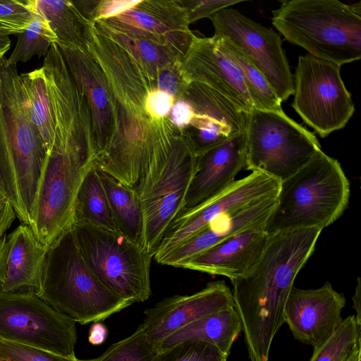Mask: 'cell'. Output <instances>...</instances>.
Instances as JSON below:
<instances>
[{"label": "cell", "instance_id": "5b68a950", "mask_svg": "<svg viewBox=\"0 0 361 361\" xmlns=\"http://www.w3.org/2000/svg\"><path fill=\"white\" fill-rule=\"evenodd\" d=\"M271 22L290 43L339 66L361 58V3L337 0L281 1Z\"/></svg>", "mask_w": 361, "mask_h": 361}, {"label": "cell", "instance_id": "7c38bea8", "mask_svg": "<svg viewBox=\"0 0 361 361\" xmlns=\"http://www.w3.org/2000/svg\"><path fill=\"white\" fill-rule=\"evenodd\" d=\"M0 338L74 357L76 322L34 291L0 290Z\"/></svg>", "mask_w": 361, "mask_h": 361}, {"label": "cell", "instance_id": "f35d334b", "mask_svg": "<svg viewBox=\"0 0 361 361\" xmlns=\"http://www.w3.org/2000/svg\"><path fill=\"white\" fill-rule=\"evenodd\" d=\"M141 0H99L94 14V23L116 17L133 8Z\"/></svg>", "mask_w": 361, "mask_h": 361}, {"label": "cell", "instance_id": "f546056e", "mask_svg": "<svg viewBox=\"0 0 361 361\" xmlns=\"http://www.w3.org/2000/svg\"><path fill=\"white\" fill-rule=\"evenodd\" d=\"M76 223L116 231L107 196L95 167L86 175L79 188L74 211V224Z\"/></svg>", "mask_w": 361, "mask_h": 361}, {"label": "cell", "instance_id": "8fae6325", "mask_svg": "<svg viewBox=\"0 0 361 361\" xmlns=\"http://www.w3.org/2000/svg\"><path fill=\"white\" fill-rule=\"evenodd\" d=\"M341 67L310 54L298 59L291 106L322 137L345 127L355 111Z\"/></svg>", "mask_w": 361, "mask_h": 361}, {"label": "cell", "instance_id": "8992f818", "mask_svg": "<svg viewBox=\"0 0 361 361\" xmlns=\"http://www.w3.org/2000/svg\"><path fill=\"white\" fill-rule=\"evenodd\" d=\"M36 294L80 324L104 320L133 304L106 287L90 269L73 227L47 248Z\"/></svg>", "mask_w": 361, "mask_h": 361}, {"label": "cell", "instance_id": "b9f144b4", "mask_svg": "<svg viewBox=\"0 0 361 361\" xmlns=\"http://www.w3.org/2000/svg\"><path fill=\"white\" fill-rule=\"evenodd\" d=\"M107 329L101 322H94L90 329L88 341L94 345L102 344L107 336Z\"/></svg>", "mask_w": 361, "mask_h": 361}, {"label": "cell", "instance_id": "4dcf8cb0", "mask_svg": "<svg viewBox=\"0 0 361 361\" xmlns=\"http://www.w3.org/2000/svg\"><path fill=\"white\" fill-rule=\"evenodd\" d=\"M360 343L361 324L355 315H350L324 343L314 348L309 361H343Z\"/></svg>", "mask_w": 361, "mask_h": 361}, {"label": "cell", "instance_id": "f6af8a7d", "mask_svg": "<svg viewBox=\"0 0 361 361\" xmlns=\"http://www.w3.org/2000/svg\"><path fill=\"white\" fill-rule=\"evenodd\" d=\"M343 361H361V343Z\"/></svg>", "mask_w": 361, "mask_h": 361}, {"label": "cell", "instance_id": "2e32d148", "mask_svg": "<svg viewBox=\"0 0 361 361\" xmlns=\"http://www.w3.org/2000/svg\"><path fill=\"white\" fill-rule=\"evenodd\" d=\"M98 22L134 37L162 44L180 59L195 37L186 10L178 0H141L128 11Z\"/></svg>", "mask_w": 361, "mask_h": 361}, {"label": "cell", "instance_id": "7402d4cb", "mask_svg": "<svg viewBox=\"0 0 361 361\" xmlns=\"http://www.w3.org/2000/svg\"><path fill=\"white\" fill-rule=\"evenodd\" d=\"M276 197L270 196L213 220L164 256L159 264L181 268L191 258L238 233L264 228L276 204Z\"/></svg>", "mask_w": 361, "mask_h": 361}, {"label": "cell", "instance_id": "e575fe53", "mask_svg": "<svg viewBox=\"0 0 361 361\" xmlns=\"http://www.w3.org/2000/svg\"><path fill=\"white\" fill-rule=\"evenodd\" d=\"M0 361H80L68 357L0 338Z\"/></svg>", "mask_w": 361, "mask_h": 361}, {"label": "cell", "instance_id": "603a6c76", "mask_svg": "<svg viewBox=\"0 0 361 361\" xmlns=\"http://www.w3.org/2000/svg\"><path fill=\"white\" fill-rule=\"evenodd\" d=\"M269 237L264 228L243 231L191 258L181 268L237 279L257 262Z\"/></svg>", "mask_w": 361, "mask_h": 361}, {"label": "cell", "instance_id": "4fadbf2b", "mask_svg": "<svg viewBox=\"0 0 361 361\" xmlns=\"http://www.w3.org/2000/svg\"><path fill=\"white\" fill-rule=\"evenodd\" d=\"M209 19L214 27V35L227 39L241 49L262 72L281 102L293 94V75L279 34L229 7Z\"/></svg>", "mask_w": 361, "mask_h": 361}, {"label": "cell", "instance_id": "60d3db41", "mask_svg": "<svg viewBox=\"0 0 361 361\" xmlns=\"http://www.w3.org/2000/svg\"><path fill=\"white\" fill-rule=\"evenodd\" d=\"M195 111L191 105L183 99L175 102L169 114L173 124L180 130L189 126L193 118Z\"/></svg>", "mask_w": 361, "mask_h": 361}, {"label": "cell", "instance_id": "7bdbcfd3", "mask_svg": "<svg viewBox=\"0 0 361 361\" xmlns=\"http://www.w3.org/2000/svg\"><path fill=\"white\" fill-rule=\"evenodd\" d=\"M13 34H18V32L15 28L0 23V60L10 48V35Z\"/></svg>", "mask_w": 361, "mask_h": 361}, {"label": "cell", "instance_id": "ac0fdd59", "mask_svg": "<svg viewBox=\"0 0 361 361\" xmlns=\"http://www.w3.org/2000/svg\"><path fill=\"white\" fill-rule=\"evenodd\" d=\"M234 307L233 293L224 281L208 283L191 295L166 298L145 310L142 323L154 345L185 325L208 314Z\"/></svg>", "mask_w": 361, "mask_h": 361}, {"label": "cell", "instance_id": "277c9868", "mask_svg": "<svg viewBox=\"0 0 361 361\" xmlns=\"http://www.w3.org/2000/svg\"><path fill=\"white\" fill-rule=\"evenodd\" d=\"M350 183L338 160L322 150L280 182L276 204L264 230L270 236L334 223L348 207Z\"/></svg>", "mask_w": 361, "mask_h": 361}, {"label": "cell", "instance_id": "836d02e7", "mask_svg": "<svg viewBox=\"0 0 361 361\" xmlns=\"http://www.w3.org/2000/svg\"><path fill=\"white\" fill-rule=\"evenodd\" d=\"M215 346L200 341H185L157 353L152 361H227Z\"/></svg>", "mask_w": 361, "mask_h": 361}, {"label": "cell", "instance_id": "d6a6232c", "mask_svg": "<svg viewBox=\"0 0 361 361\" xmlns=\"http://www.w3.org/2000/svg\"><path fill=\"white\" fill-rule=\"evenodd\" d=\"M157 352L141 324L131 335L111 344L99 357L80 361H152Z\"/></svg>", "mask_w": 361, "mask_h": 361}, {"label": "cell", "instance_id": "8d00e7d4", "mask_svg": "<svg viewBox=\"0 0 361 361\" xmlns=\"http://www.w3.org/2000/svg\"><path fill=\"white\" fill-rule=\"evenodd\" d=\"M185 8L188 21L194 23L200 19L210 18L219 11L242 2L238 0H178Z\"/></svg>", "mask_w": 361, "mask_h": 361}, {"label": "cell", "instance_id": "4316f807", "mask_svg": "<svg viewBox=\"0 0 361 361\" xmlns=\"http://www.w3.org/2000/svg\"><path fill=\"white\" fill-rule=\"evenodd\" d=\"M98 172L116 230L140 245L142 214L135 188L122 183L103 171L98 170Z\"/></svg>", "mask_w": 361, "mask_h": 361}, {"label": "cell", "instance_id": "d590c367", "mask_svg": "<svg viewBox=\"0 0 361 361\" xmlns=\"http://www.w3.org/2000/svg\"><path fill=\"white\" fill-rule=\"evenodd\" d=\"M37 17L34 0H0V23L15 28L18 34Z\"/></svg>", "mask_w": 361, "mask_h": 361}, {"label": "cell", "instance_id": "484cf974", "mask_svg": "<svg viewBox=\"0 0 361 361\" xmlns=\"http://www.w3.org/2000/svg\"><path fill=\"white\" fill-rule=\"evenodd\" d=\"M34 6L54 34L58 46L87 47L92 42L95 25L83 16L73 1L34 0Z\"/></svg>", "mask_w": 361, "mask_h": 361}, {"label": "cell", "instance_id": "ffe728a7", "mask_svg": "<svg viewBox=\"0 0 361 361\" xmlns=\"http://www.w3.org/2000/svg\"><path fill=\"white\" fill-rule=\"evenodd\" d=\"M59 47L88 106L98 154L107 145L113 128V101L106 77L87 47Z\"/></svg>", "mask_w": 361, "mask_h": 361}, {"label": "cell", "instance_id": "3957f363", "mask_svg": "<svg viewBox=\"0 0 361 361\" xmlns=\"http://www.w3.org/2000/svg\"><path fill=\"white\" fill-rule=\"evenodd\" d=\"M47 154L25 109L16 66L0 60V187L21 224L31 227Z\"/></svg>", "mask_w": 361, "mask_h": 361}, {"label": "cell", "instance_id": "ab89813d", "mask_svg": "<svg viewBox=\"0 0 361 361\" xmlns=\"http://www.w3.org/2000/svg\"><path fill=\"white\" fill-rule=\"evenodd\" d=\"M16 216L11 204L8 201H6L0 209V279L4 264L6 231L11 226Z\"/></svg>", "mask_w": 361, "mask_h": 361}, {"label": "cell", "instance_id": "cb8c5ba5", "mask_svg": "<svg viewBox=\"0 0 361 361\" xmlns=\"http://www.w3.org/2000/svg\"><path fill=\"white\" fill-rule=\"evenodd\" d=\"M47 250L27 224H20L7 235L0 290L37 293L41 286Z\"/></svg>", "mask_w": 361, "mask_h": 361}, {"label": "cell", "instance_id": "d4e9b609", "mask_svg": "<svg viewBox=\"0 0 361 361\" xmlns=\"http://www.w3.org/2000/svg\"><path fill=\"white\" fill-rule=\"evenodd\" d=\"M242 332L240 318L231 307L197 319L174 331L156 346L158 351L185 341H200L215 346L226 357Z\"/></svg>", "mask_w": 361, "mask_h": 361}, {"label": "cell", "instance_id": "44dd1931", "mask_svg": "<svg viewBox=\"0 0 361 361\" xmlns=\"http://www.w3.org/2000/svg\"><path fill=\"white\" fill-rule=\"evenodd\" d=\"M246 142L245 130L198 156L183 210L216 196L235 182V176L245 166Z\"/></svg>", "mask_w": 361, "mask_h": 361}, {"label": "cell", "instance_id": "83f0119b", "mask_svg": "<svg viewBox=\"0 0 361 361\" xmlns=\"http://www.w3.org/2000/svg\"><path fill=\"white\" fill-rule=\"evenodd\" d=\"M94 25L99 32L124 49L154 77L159 76L164 69L180 62V58L162 44L134 37L98 21Z\"/></svg>", "mask_w": 361, "mask_h": 361}, {"label": "cell", "instance_id": "e0dca14e", "mask_svg": "<svg viewBox=\"0 0 361 361\" xmlns=\"http://www.w3.org/2000/svg\"><path fill=\"white\" fill-rule=\"evenodd\" d=\"M345 295L337 292L329 281L317 289L293 286L284 308V321L294 338L318 348L342 323Z\"/></svg>", "mask_w": 361, "mask_h": 361}, {"label": "cell", "instance_id": "d6986e66", "mask_svg": "<svg viewBox=\"0 0 361 361\" xmlns=\"http://www.w3.org/2000/svg\"><path fill=\"white\" fill-rule=\"evenodd\" d=\"M180 66L188 82L207 85L247 113L254 109L240 70L219 50L212 37L195 35Z\"/></svg>", "mask_w": 361, "mask_h": 361}, {"label": "cell", "instance_id": "1f68e13d", "mask_svg": "<svg viewBox=\"0 0 361 361\" xmlns=\"http://www.w3.org/2000/svg\"><path fill=\"white\" fill-rule=\"evenodd\" d=\"M56 38L47 23L39 16L18 35L16 47L7 59L8 63H25L34 56H46Z\"/></svg>", "mask_w": 361, "mask_h": 361}, {"label": "cell", "instance_id": "30bf717a", "mask_svg": "<svg viewBox=\"0 0 361 361\" xmlns=\"http://www.w3.org/2000/svg\"><path fill=\"white\" fill-rule=\"evenodd\" d=\"M97 149L54 151L47 154L32 213L31 228L48 248L74 225L79 188L96 166Z\"/></svg>", "mask_w": 361, "mask_h": 361}, {"label": "cell", "instance_id": "9a60e30c", "mask_svg": "<svg viewBox=\"0 0 361 361\" xmlns=\"http://www.w3.org/2000/svg\"><path fill=\"white\" fill-rule=\"evenodd\" d=\"M180 99L195 111L183 130L197 157L246 130L249 113L205 85L188 82Z\"/></svg>", "mask_w": 361, "mask_h": 361}, {"label": "cell", "instance_id": "52a82bcc", "mask_svg": "<svg viewBox=\"0 0 361 361\" xmlns=\"http://www.w3.org/2000/svg\"><path fill=\"white\" fill-rule=\"evenodd\" d=\"M198 157L184 131L173 144L150 153L135 185L142 214L141 247L154 256L171 222L184 209Z\"/></svg>", "mask_w": 361, "mask_h": 361}, {"label": "cell", "instance_id": "7a4b0ae2", "mask_svg": "<svg viewBox=\"0 0 361 361\" xmlns=\"http://www.w3.org/2000/svg\"><path fill=\"white\" fill-rule=\"evenodd\" d=\"M322 231L298 229L270 235L253 267L231 280L234 308L250 361L269 360L272 341L285 323L288 296Z\"/></svg>", "mask_w": 361, "mask_h": 361}, {"label": "cell", "instance_id": "74e56055", "mask_svg": "<svg viewBox=\"0 0 361 361\" xmlns=\"http://www.w3.org/2000/svg\"><path fill=\"white\" fill-rule=\"evenodd\" d=\"M175 102V98L169 93L154 89L147 92L144 106L152 118L160 119L169 116Z\"/></svg>", "mask_w": 361, "mask_h": 361}, {"label": "cell", "instance_id": "9c48e42d", "mask_svg": "<svg viewBox=\"0 0 361 361\" xmlns=\"http://www.w3.org/2000/svg\"><path fill=\"white\" fill-rule=\"evenodd\" d=\"M245 169L279 182L289 178L322 150L315 135L283 110L253 109L246 127Z\"/></svg>", "mask_w": 361, "mask_h": 361}, {"label": "cell", "instance_id": "ee69618b", "mask_svg": "<svg viewBox=\"0 0 361 361\" xmlns=\"http://www.w3.org/2000/svg\"><path fill=\"white\" fill-rule=\"evenodd\" d=\"M360 295H361V284H360V279H357V284L355 288V292L353 297V308L356 312L355 318L358 322V324H361V307H360Z\"/></svg>", "mask_w": 361, "mask_h": 361}, {"label": "cell", "instance_id": "bcb514c9", "mask_svg": "<svg viewBox=\"0 0 361 361\" xmlns=\"http://www.w3.org/2000/svg\"><path fill=\"white\" fill-rule=\"evenodd\" d=\"M6 201L8 200H6L0 187V209Z\"/></svg>", "mask_w": 361, "mask_h": 361}, {"label": "cell", "instance_id": "f1b7e54d", "mask_svg": "<svg viewBox=\"0 0 361 361\" xmlns=\"http://www.w3.org/2000/svg\"><path fill=\"white\" fill-rule=\"evenodd\" d=\"M212 37L219 50L233 61L240 70L253 108L269 111L283 110L281 102L264 75L249 57L227 39L215 35Z\"/></svg>", "mask_w": 361, "mask_h": 361}, {"label": "cell", "instance_id": "5bb4252c", "mask_svg": "<svg viewBox=\"0 0 361 361\" xmlns=\"http://www.w3.org/2000/svg\"><path fill=\"white\" fill-rule=\"evenodd\" d=\"M280 182L252 171L235 180L227 190L189 209L182 211L166 230L153 258L158 263L164 256L213 220L276 195Z\"/></svg>", "mask_w": 361, "mask_h": 361}, {"label": "cell", "instance_id": "ba28073f", "mask_svg": "<svg viewBox=\"0 0 361 361\" xmlns=\"http://www.w3.org/2000/svg\"><path fill=\"white\" fill-rule=\"evenodd\" d=\"M73 231L78 247L90 269L110 290L132 303L152 295L153 256L117 231L76 223Z\"/></svg>", "mask_w": 361, "mask_h": 361}, {"label": "cell", "instance_id": "6da1fadb", "mask_svg": "<svg viewBox=\"0 0 361 361\" xmlns=\"http://www.w3.org/2000/svg\"><path fill=\"white\" fill-rule=\"evenodd\" d=\"M93 54L106 77L114 109L111 135L97 154L95 168L134 188L147 155L174 142L183 131L169 116L155 119L146 111L145 97L159 90L157 79L125 49L112 44Z\"/></svg>", "mask_w": 361, "mask_h": 361}]
</instances>
